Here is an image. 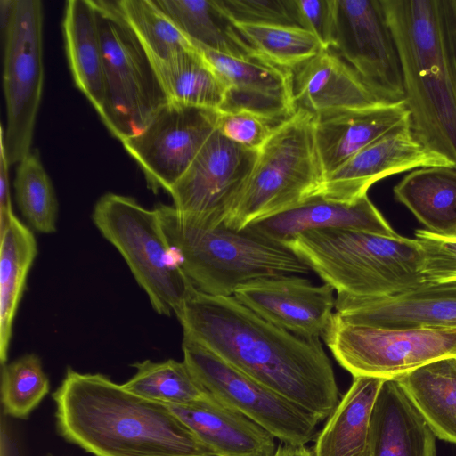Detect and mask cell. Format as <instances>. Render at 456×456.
Listing matches in <instances>:
<instances>
[{
    "instance_id": "cell-25",
    "label": "cell",
    "mask_w": 456,
    "mask_h": 456,
    "mask_svg": "<svg viewBox=\"0 0 456 456\" xmlns=\"http://www.w3.org/2000/svg\"><path fill=\"white\" fill-rule=\"evenodd\" d=\"M69 66L77 87L99 115L104 105V69L97 13L92 0H69L62 22Z\"/></svg>"
},
{
    "instance_id": "cell-15",
    "label": "cell",
    "mask_w": 456,
    "mask_h": 456,
    "mask_svg": "<svg viewBox=\"0 0 456 456\" xmlns=\"http://www.w3.org/2000/svg\"><path fill=\"white\" fill-rule=\"evenodd\" d=\"M430 167L455 168L450 160L428 150L415 137L408 117L326 175L315 195L352 202L367 195L370 187L385 177Z\"/></svg>"
},
{
    "instance_id": "cell-2",
    "label": "cell",
    "mask_w": 456,
    "mask_h": 456,
    "mask_svg": "<svg viewBox=\"0 0 456 456\" xmlns=\"http://www.w3.org/2000/svg\"><path fill=\"white\" fill-rule=\"evenodd\" d=\"M53 398L59 433L94 456H213L163 403L68 368Z\"/></svg>"
},
{
    "instance_id": "cell-37",
    "label": "cell",
    "mask_w": 456,
    "mask_h": 456,
    "mask_svg": "<svg viewBox=\"0 0 456 456\" xmlns=\"http://www.w3.org/2000/svg\"><path fill=\"white\" fill-rule=\"evenodd\" d=\"M281 124L248 110H219L216 128L232 142L259 151Z\"/></svg>"
},
{
    "instance_id": "cell-20",
    "label": "cell",
    "mask_w": 456,
    "mask_h": 456,
    "mask_svg": "<svg viewBox=\"0 0 456 456\" xmlns=\"http://www.w3.org/2000/svg\"><path fill=\"white\" fill-rule=\"evenodd\" d=\"M266 237L285 243L297 235L318 229H347L398 236L368 195L352 202H340L314 195L299 205L253 224Z\"/></svg>"
},
{
    "instance_id": "cell-31",
    "label": "cell",
    "mask_w": 456,
    "mask_h": 456,
    "mask_svg": "<svg viewBox=\"0 0 456 456\" xmlns=\"http://www.w3.org/2000/svg\"><path fill=\"white\" fill-rule=\"evenodd\" d=\"M132 366L136 370L134 375L121 385L138 396L163 404L181 406L204 403L214 397L183 361L144 360Z\"/></svg>"
},
{
    "instance_id": "cell-41",
    "label": "cell",
    "mask_w": 456,
    "mask_h": 456,
    "mask_svg": "<svg viewBox=\"0 0 456 456\" xmlns=\"http://www.w3.org/2000/svg\"><path fill=\"white\" fill-rule=\"evenodd\" d=\"M8 162L3 147H0V236L4 233L14 216L12 211L9 176Z\"/></svg>"
},
{
    "instance_id": "cell-26",
    "label": "cell",
    "mask_w": 456,
    "mask_h": 456,
    "mask_svg": "<svg viewBox=\"0 0 456 456\" xmlns=\"http://www.w3.org/2000/svg\"><path fill=\"white\" fill-rule=\"evenodd\" d=\"M393 191L395 200L428 231L456 236V168L430 167L412 170Z\"/></svg>"
},
{
    "instance_id": "cell-22",
    "label": "cell",
    "mask_w": 456,
    "mask_h": 456,
    "mask_svg": "<svg viewBox=\"0 0 456 456\" xmlns=\"http://www.w3.org/2000/svg\"><path fill=\"white\" fill-rule=\"evenodd\" d=\"M436 438L397 380H384L370 414V456H436Z\"/></svg>"
},
{
    "instance_id": "cell-32",
    "label": "cell",
    "mask_w": 456,
    "mask_h": 456,
    "mask_svg": "<svg viewBox=\"0 0 456 456\" xmlns=\"http://www.w3.org/2000/svg\"><path fill=\"white\" fill-rule=\"evenodd\" d=\"M232 24L258 57L283 69L292 70L324 50L318 38L301 27Z\"/></svg>"
},
{
    "instance_id": "cell-9",
    "label": "cell",
    "mask_w": 456,
    "mask_h": 456,
    "mask_svg": "<svg viewBox=\"0 0 456 456\" xmlns=\"http://www.w3.org/2000/svg\"><path fill=\"white\" fill-rule=\"evenodd\" d=\"M3 87L6 129L1 142L8 165L30 153L44 84L43 7L39 0H13L2 20Z\"/></svg>"
},
{
    "instance_id": "cell-16",
    "label": "cell",
    "mask_w": 456,
    "mask_h": 456,
    "mask_svg": "<svg viewBox=\"0 0 456 456\" xmlns=\"http://www.w3.org/2000/svg\"><path fill=\"white\" fill-rule=\"evenodd\" d=\"M334 289L297 274L262 277L237 288L233 296L269 322L307 338L322 337L335 308Z\"/></svg>"
},
{
    "instance_id": "cell-40",
    "label": "cell",
    "mask_w": 456,
    "mask_h": 456,
    "mask_svg": "<svg viewBox=\"0 0 456 456\" xmlns=\"http://www.w3.org/2000/svg\"><path fill=\"white\" fill-rule=\"evenodd\" d=\"M439 21L445 56L456 86V0H439Z\"/></svg>"
},
{
    "instance_id": "cell-7",
    "label": "cell",
    "mask_w": 456,
    "mask_h": 456,
    "mask_svg": "<svg viewBox=\"0 0 456 456\" xmlns=\"http://www.w3.org/2000/svg\"><path fill=\"white\" fill-rule=\"evenodd\" d=\"M92 220L122 256L154 311L170 316L193 287L166 239L157 210L112 192L95 203Z\"/></svg>"
},
{
    "instance_id": "cell-42",
    "label": "cell",
    "mask_w": 456,
    "mask_h": 456,
    "mask_svg": "<svg viewBox=\"0 0 456 456\" xmlns=\"http://www.w3.org/2000/svg\"><path fill=\"white\" fill-rule=\"evenodd\" d=\"M273 456H314L305 445L281 444Z\"/></svg>"
},
{
    "instance_id": "cell-3",
    "label": "cell",
    "mask_w": 456,
    "mask_h": 456,
    "mask_svg": "<svg viewBox=\"0 0 456 456\" xmlns=\"http://www.w3.org/2000/svg\"><path fill=\"white\" fill-rule=\"evenodd\" d=\"M395 38L415 137L456 168V86L443 45L439 0H380Z\"/></svg>"
},
{
    "instance_id": "cell-36",
    "label": "cell",
    "mask_w": 456,
    "mask_h": 456,
    "mask_svg": "<svg viewBox=\"0 0 456 456\" xmlns=\"http://www.w3.org/2000/svg\"><path fill=\"white\" fill-rule=\"evenodd\" d=\"M232 23L299 26L295 0H215Z\"/></svg>"
},
{
    "instance_id": "cell-23",
    "label": "cell",
    "mask_w": 456,
    "mask_h": 456,
    "mask_svg": "<svg viewBox=\"0 0 456 456\" xmlns=\"http://www.w3.org/2000/svg\"><path fill=\"white\" fill-rule=\"evenodd\" d=\"M213 456H273L274 437L215 397L191 406L166 404Z\"/></svg>"
},
{
    "instance_id": "cell-18",
    "label": "cell",
    "mask_w": 456,
    "mask_h": 456,
    "mask_svg": "<svg viewBox=\"0 0 456 456\" xmlns=\"http://www.w3.org/2000/svg\"><path fill=\"white\" fill-rule=\"evenodd\" d=\"M227 86L219 110H248L278 122L296 111L292 71L260 57H238L193 45Z\"/></svg>"
},
{
    "instance_id": "cell-28",
    "label": "cell",
    "mask_w": 456,
    "mask_h": 456,
    "mask_svg": "<svg viewBox=\"0 0 456 456\" xmlns=\"http://www.w3.org/2000/svg\"><path fill=\"white\" fill-rule=\"evenodd\" d=\"M0 360L5 364L13 321L37 246L32 232L14 215L0 236Z\"/></svg>"
},
{
    "instance_id": "cell-30",
    "label": "cell",
    "mask_w": 456,
    "mask_h": 456,
    "mask_svg": "<svg viewBox=\"0 0 456 456\" xmlns=\"http://www.w3.org/2000/svg\"><path fill=\"white\" fill-rule=\"evenodd\" d=\"M151 60L169 101L216 110L224 105L227 86L196 48Z\"/></svg>"
},
{
    "instance_id": "cell-19",
    "label": "cell",
    "mask_w": 456,
    "mask_h": 456,
    "mask_svg": "<svg viewBox=\"0 0 456 456\" xmlns=\"http://www.w3.org/2000/svg\"><path fill=\"white\" fill-rule=\"evenodd\" d=\"M292 71L297 109L314 117L387 102L377 96L334 51L324 49Z\"/></svg>"
},
{
    "instance_id": "cell-33",
    "label": "cell",
    "mask_w": 456,
    "mask_h": 456,
    "mask_svg": "<svg viewBox=\"0 0 456 456\" xmlns=\"http://www.w3.org/2000/svg\"><path fill=\"white\" fill-rule=\"evenodd\" d=\"M17 205L30 226L41 233L56 231L58 201L37 153H29L17 167L14 180Z\"/></svg>"
},
{
    "instance_id": "cell-29",
    "label": "cell",
    "mask_w": 456,
    "mask_h": 456,
    "mask_svg": "<svg viewBox=\"0 0 456 456\" xmlns=\"http://www.w3.org/2000/svg\"><path fill=\"white\" fill-rule=\"evenodd\" d=\"M193 44L238 57H258L215 0H152Z\"/></svg>"
},
{
    "instance_id": "cell-35",
    "label": "cell",
    "mask_w": 456,
    "mask_h": 456,
    "mask_svg": "<svg viewBox=\"0 0 456 456\" xmlns=\"http://www.w3.org/2000/svg\"><path fill=\"white\" fill-rule=\"evenodd\" d=\"M49 392V379L36 354L2 365L1 394L6 415L26 419Z\"/></svg>"
},
{
    "instance_id": "cell-1",
    "label": "cell",
    "mask_w": 456,
    "mask_h": 456,
    "mask_svg": "<svg viewBox=\"0 0 456 456\" xmlns=\"http://www.w3.org/2000/svg\"><path fill=\"white\" fill-rule=\"evenodd\" d=\"M183 337L300 406L320 422L338 405V387L319 338L265 320L234 296L191 289L175 313Z\"/></svg>"
},
{
    "instance_id": "cell-34",
    "label": "cell",
    "mask_w": 456,
    "mask_h": 456,
    "mask_svg": "<svg viewBox=\"0 0 456 456\" xmlns=\"http://www.w3.org/2000/svg\"><path fill=\"white\" fill-rule=\"evenodd\" d=\"M117 4L151 58L166 60L195 48L152 0H117Z\"/></svg>"
},
{
    "instance_id": "cell-38",
    "label": "cell",
    "mask_w": 456,
    "mask_h": 456,
    "mask_svg": "<svg viewBox=\"0 0 456 456\" xmlns=\"http://www.w3.org/2000/svg\"><path fill=\"white\" fill-rule=\"evenodd\" d=\"M416 239L423 256L426 281L456 279V236H445L428 230H417Z\"/></svg>"
},
{
    "instance_id": "cell-8",
    "label": "cell",
    "mask_w": 456,
    "mask_h": 456,
    "mask_svg": "<svg viewBox=\"0 0 456 456\" xmlns=\"http://www.w3.org/2000/svg\"><path fill=\"white\" fill-rule=\"evenodd\" d=\"M101 33L104 105L100 117L120 142L140 133L169 102L150 55L117 1L92 0Z\"/></svg>"
},
{
    "instance_id": "cell-17",
    "label": "cell",
    "mask_w": 456,
    "mask_h": 456,
    "mask_svg": "<svg viewBox=\"0 0 456 456\" xmlns=\"http://www.w3.org/2000/svg\"><path fill=\"white\" fill-rule=\"evenodd\" d=\"M336 314L346 322L385 329H455L456 279L424 283L388 297L338 293Z\"/></svg>"
},
{
    "instance_id": "cell-21",
    "label": "cell",
    "mask_w": 456,
    "mask_h": 456,
    "mask_svg": "<svg viewBox=\"0 0 456 456\" xmlns=\"http://www.w3.org/2000/svg\"><path fill=\"white\" fill-rule=\"evenodd\" d=\"M408 117L404 101L314 117L323 178Z\"/></svg>"
},
{
    "instance_id": "cell-13",
    "label": "cell",
    "mask_w": 456,
    "mask_h": 456,
    "mask_svg": "<svg viewBox=\"0 0 456 456\" xmlns=\"http://www.w3.org/2000/svg\"><path fill=\"white\" fill-rule=\"evenodd\" d=\"M258 151L225 138L217 128L168 191L181 215L200 224H223L243 191Z\"/></svg>"
},
{
    "instance_id": "cell-11",
    "label": "cell",
    "mask_w": 456,
    "mask_h": 456,
    "mask_svg": "<svg viewBox=\"0 0 456 456\" xmlns=\"http://www.w3.org/2000/svg\"><path fill=\"white\" fill-rule=\"evenodd\" d=\"M183 362L218 401L243 414L282 444L305 445L320 421L300 406L228 364L208 349L183 338Z\"/></svg>"
},
{
    "instance_id": "cell-24",
    "label": "cell",
    "mask_w": 456,
    "mask_h": 456,
    "mask_svg": "<svg viewBox=\"0 0 456 456\" xmlns=\"http://www.w3.org/2000/svg\"><path fill=\"white\" fill-rule=\"evenodd\" d=\"M384 380L354 377L349 389L316 436L314 456H370V414Z\"/></svg>"
},
{
    "instance_id": "cell-5",
    "label": "cell",
    "mask_w": 456,
    "mask_h": 456,
    "mask_svg": "<svg viewBox=\"0 0 456 456\" xmlns=\"http://www.w3.org/2000/svg\"><path fill=\"white\" fill-rule=\"evenodd\" d=\"M283 244L338 293L388 297L426 281L424 256L417 239L318 229Z\"/></svg>"
},
{
    "instance_id": "cell-39",
    "label": "cell",
    "mask_w": 456,
    "mask_h": 456,
    "mask_svg": "<svg viewBox=\"0 0 456 456\" xmlns=\"http://www.w3.org/2000/svg\"><path fill=\"white\" fill-rule=\"evenodd\" d=\"M299 26L332 49L337 32V0H295Z\"/></svg>"
},
{
    "instance_id": "cell-10",
    "label": "cell",
    "mask_w": 456,
    "mask_h": 456,
    "mask_svg": "<svg viewBox=\"0 0 456 456\" xmlns=\"http://www.w3.org/2000/svg\"><path fill=\"white\" fill-rule=\"evenodd\" d=\"M353 377L395 379L431 362L456 356L455 329H385L352 324L336 313L322 336Z\"/></svg>"
},
{
    "instance_id": "cell-4",
    "label": "cell",
    "mask_w": 456,
    "mask_h": 456,
    "mask_svg": "<svg viewBox=\"0 0 456 456\" xmlns=\"http://www.w3.org/2000/svg\"><path fill=\"white\" fill-rule=\"evenodd\" d=\"M155 209L178 265L202 293L233 296L239 286L258 278L312 271L287 246L251 225L241 230L224 224L209 226L181 215L173 206L159 204Z\"/></svg>"
},
{
    "instance_id": "cell-27",
    "label": "cell",
    "mask_w": 456,
    "mask_h": 456,
    "mask_svg": "<svg viewBox=\"0 0 456 456\" xmlns=\"http://www.w3.org/2000/svg\"><path fill=\"white\" fill-rule=\"evenodd\" d=\"M395 379L436 436L456 444V356L431 362Z\"/></svg>"
},
{
    "instance_id": "cell-14",
    "label": "cell",
    "mask_w": 456,
    "mask_h": 456,
    "mask_svg": "<svg viewBox=\"0 0 456 456\" xmlns=\"http://www.w3.org/2000/svg\"><path fill=\"white\" fill-rule=\"evenodd\" d=\"M380 99L404 101L401 61L380 0H337L332 49Z\"/></svg>"
},
{
    "instance_id": "cell-6",
    "label": "cell",
    "mask_w": 456,
    "mask_h": 456,
    "mask_svg": "<svg viewBox=\"0 0 456 456\" xmlns=\"http://www.w3.org/2000/svg\"><path fill=\"white\" fill-rule=\"evenodd\" d=\"M322 179L314 116L297 109L258 151L251 175L223 224L241 230L285 212L315 195Z\"/></svg>"
},
{
    "instance_id": "cell-12",
    "label": "cell",
    "mask_w": 456,
    "mask_h": 456,
    "mask_svg": "<svg viewBox=\"0 0 456 456\" xmlns=\"http://www.w3.org/2000/svg\"><path fill=\"white\" fill-rule=\"evenodd\" d=\"M218 114L169 101L140 133L121 142L152 191L168 192L179 181L216 129Z\"/></svg>"
}]
</instances>
